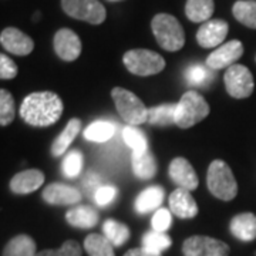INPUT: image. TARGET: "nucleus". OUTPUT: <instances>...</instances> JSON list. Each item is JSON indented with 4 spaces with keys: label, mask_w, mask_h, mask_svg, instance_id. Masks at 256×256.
<instances>
[{
    "label": "nucleus",
    "mask_w": 256,
    "mask_h": 256,
    "mask_svg": "<svg viewBox=\"0 0 256 256\" xmlns=\"http://www.w3.org/2000/svg\"><path fill=\"white\" fill-rule=\"evenodd\" d=\"M63 100L53 92L28 94L20 106V117L33 127H48L62 117Z\"/></svg>",
    "instance_id": "obj_1"
},
{
    "label": "nucleus",
    "mask_w": 256,
    "mask_h": 256,
    "mask_svg": "<svg viewBox=\"0 0 256 256\" xmlns=\"http://www.w3.org/2000/svg\"><path fill=\"white\" fill-rule=\"evenodd\" d=\"M208 190L222 201H232L238 194V184L229 165L222 160L212 161L206 174Z\"/></svg>",
    "instance_id": "obj_2"
},
{
    "label": "nucleus",
    "mask_w": 256,
    "mask_h": 256,
    "mask_svg": "<svg viewBox=\"0 0 256 256\" xmlns=\"http://www.w3.org/2000/svg\"><path fill=\"white\" fill-rule=\"evenodd\" d=\"M151 28L158 44L166 52H178L185 44V33L182 26L171 14H156L151 22Z\"/></svg>",
    "instance_id": "obj_3"
},
{
    "label": "nucleus",
    "mask_w": 256,
    "mask_h": 256,
    "mask_svg": "<svg viewBox=\"0 0 256 256\" xmlns=\"http://www.w3.org/2000/svg\"><path fill=\"white\" fill-rule=\"evenodd\" d=\"M210 114V106L200 92L190 90L176 102L175 126L180 128H191L201 122Z\"/></svg>",
    "instance_id": "obj_4"
},
{
    "label": "nucleus",
    "mask_w": 256,
    "mask_h": 256,
    "mask_svg": "<svg viewBox=\"0 0 256 256\" xmlns=\"http://www.w3.org/2000/svg\"><path fill=\"white\" fill-rule=\"evenodd\" d=\"M116 108L120 112L121 118L130 126H140L148 120V108L146 104L138 98L134 92L126 90L122 87H116L111 92Z\"/></svg>",
    "instance_id": "obj_5"
},
{
    "label": "nucleus",
    "mask_w": 256,
    "mask_h": 256,
    "mask_svg": "<svg viewBox=\"0 0 256 256\" xmlns=\"http://www.w3.org/2000/svg\"><path fill=\"white\" fill-rule=\"evenodd\" d=\"M122 63L130 73L148 77L161 73L165 68V60L161 54L146 48L130 50L122 57Z\"/></svg>",
    "instance_id": "obj_6"
},
{
    "label": "nucleus",
    "mask_w": 256,
    "mask_h": 256,
    "mask_svg": "<svg viewBox=\"0 0 256 256\" xmlns=\"http://www.w3.org/2000/svg\"><path fill=\"white\" fill-rule=\"evenodd\" d=\"M62 8L70 18L90 24H101L107 16L106 8L98 0H62Z\"/></svg>",
    "instance_id": "obj_7"
},
{
    "label": "nucleus",
    "mask_w": 256,
    "mask_h": 256,
    "mask_svg": "<svg viewBox=\"0 0 256 256\" xmlns=\"http://www.w3.org/2000/svg\"><path fill=\"white\" fill-rule=\"evenodd\" d=\"M224 82L226 92L234 98H246L254 92V76L250 70L242 64H234L228 67L226 73L224 76Z\"/></svg>",
    "instance_id": "obj_8"
},
{
    "label": "nucleus",
    "mask_w": 256,
    "mask_h": 256,
    "mask_svg": "<svg viewBox=\"0 0 256 256\" xmlns=\"http://www.w3.org/2000/svg\"><path fill=\"white\" fill-rule=\"evenodd\" d=\"M229 246L220 239L195 235L182 245L184 256H228Z\"/></svg>",
    "instance_id": "obj_9"
},
{
    "label": "nucleus",
    "mask_w": 256,
    "mask_h": 256,
    "mask_svg": "<svg viewBox=\"0 0 256 256\" xmlns=\"http://www.w3.org/2000/svg\"><path fill=\"white\" fill-rule=\"evenodd\" d=\"M229 24L220 18H210L202 23L196 32V42L204 48H214L220 46L228 36Z\"/></svg>",
    "instance_id": "obj_10"
},
{
    "label": "nucleus",
    "mask_w": 256,
    "mask_h": 256,
    "mask_svg": "<svg viewBox=\"0 0 256 256\" xmlns=\"http://www.w3.org/2000/svg\"><path fill=\"white\" fill-rule=\"evenodd\" d=\"M244 54V44L239 40H230L220 44L215 52H212L206 58V66L212 70H220L230 67L238 62Z\"/></svg>",
    "instance_id": "obj_11"
},
{
    "label": "nucleus",
    "mask_w": 256,
    "mask_h": 256,
    "mask_svg": "<svg viewBox=\"0 0 256 256\" xmlns=\"http://www.w3.org/2000/svg\"><path fill=\"white\" fill-rule=\"evenodd\" d=\"M56 54L64 62H74L82 54V40L70 28H60L54 34Z\"/></svg>",
    "instance_id": "obj_12"
},
{
    "label": "nucleus",
    "mask_w": 256,
    "mask_h": 256,
    "mask_svg": "<svg viewBox=\"0 0 256 256\" xmlns=\"http://www.w3.org/2000/svg\"><path fill=\"white\" fill-rule=\"evenodd\" d=\"M168 174H170L171 181L178 185V188H184L188 191L196 190L198 182H200L198 175L195 172L191 162L182 156H176L171 161L170 168H168Z\"/></svg>",
    "instance_id": "obj_13"
},
{
    "label": "nucleus",
    "mask_w": 256,
    "mask_h": 256,
    "mask_svg": "<svg viewBox=\"0 0 256 256\" xmlns=\"http://www.w3.org/2000/svg\"><path fill=\"white\" fill-rule=\"evenodd\" d=\"M0 43L6 52L16 56H28L34 48V42L16 28H4L0 34Z\"/></svg>",
    "instance_id": "obj_14"
},
{
    "label": "nucleus",
    "mask_w": 256,
    "mask_h": 256,
    "mask_svg": "<svg viewBox=\"0 0 256 256\" xmlns=\"http://www.w3.org/2000/svg\"><path fill=\"white\" fill-rule=\"evenodd\" d=\"M48 205H74L82 201V192L66 184H50L42 194Z\"/></svg>",
    "instance_id": "obj_15"
},
{
    "label": "nucleus",
    "mask_w": 256,
    "mask_h": 256,
    "mask_svg": "<svg viewBox=\"0 0 256 256\" xmlns=\"http://www.w3.org/2000/svg\"><path fill=\"white\" fill-rule=\"evenodd\" d=\"M171 212L181 220H191L198 215V205L191 195V192L184 188H176L170 195Z\"/></svg>",
    "instance_id": "obj_16"
},
{
    "label": "nucleus",
    "mask_w": 256,
    "mask_h": 256,
    "mask_svg": "<svg viewBox=\"0 0 256 256\" xmlns=\"http://www.w3.org/2000/svg\"><path fill=\"white\" fill-rule=\"evenodd\" d=\"M43 182H44V174L40 170L32 168L14 175L10 181V190L13 194L26 195L37 191L43 185Z\"/></svg>",
    "instance_id": "obj_17"
},
{
    "label": "nucleus",
    "mask_w": 256,
    "mask_h": 256,
    "mask_svg": "<svg viewBox=\"0 0 256 256\" xmlns=\"http://www.w3.org/2000/svg\"><path fill=\"white\" fill-rule=\"evenodd\" d=\"M66 220L80 229H90L98 224V212L90 205H77L66 214Z\"/></svg>",
    "instance_id": "obj_18"
},
{
    "label": "nucleus",
    "mask_w": 256,
    "mask_h": 256,
    "mask_svg": "<svg viewBox=\"0 0 256 256\" xmlns=\"http://www.w3.org/2000/svg\"><path fill=\"white\" fill-rule=\"evenodd\" d=\"M230 232L235 238L244 242H250L256 239V215L250 212H244L234 216L230 220Z\"/></svg>",
    "instance_id": "obj_19"
},
{
    "label": "nucleus",
    "mask_w": 256,
    "mask_h": 256,
    "mask_svg": "<svg viewBox=\"0 0 256 256\" xmlns=\"http://www.w3.org/2000/svg\"><path fill=\"white\" fill-rule=\"evenodd\" d=\"M164 196L165 192L162 186H160V185L150 186L137 196L136 210L138 214H148V212L160 210V205L164 201Z\"/></svg>",
    "instance_id": "obj_20"
},
{
    "label": "nucleus",
    "mask_w": 256,
    "mask_h": 256,
    "mask_svg": "<svg viewBox=\"0 0 256 256\" xmlns=\"http://www.w3.org/2000/svg\"><path fill=\"white\" fill-rule=\"evenodd\" d=\"M82 131V121L78 118H72L67 126L62 131V134L56 138L53 146H52V154L56 158L62 156L68 150V146H72L76 137L78 136V132Z\"/></svg>",
    "instance_id": "obj_21"
},
{
    "label": "nucleus",
    "mask_w": 256,
    "mask_h": 256,
    "mask_svg": "<svg viewBox=\"0 0 256 256\" xmlns=\"http://www.w3.org/2000/svg\"><path fill=\"white\" fill-rule=\"evenodd\" d=\"M36 242L28 235H18L10 239L2 252V256H36Z\"/></svg>",
    "instance_id": "obj_22"
},
{
    "label": "nucleus",
    "mask_w": 256,
    "mask_h": 256,
    "mask_svg": "<svg viewBox=\"0 0 256 256\" xmlns=\"http://www.w3.org/2000/svg\"><path fill=\"white\" fill-rule=\"evenodd\" d=\"M214 0H186L185 14L194 23H205L214 14Z\"/></svg>",
    "instance_id": "obj_23"
},
{
    "label": "nucleus",
    "mask_w": 256,
    "mask_h": 256,
    "mask_svg": "<svg viewBox=\"0 0 256 256\" xmlns=\"http://www.w3.org/2000/svg\"><path fill=\"white\" fill-rule=\"evenodd\" d=\"M122 138H124V142L132 150V156H142L148 151L146 134L136 126H127L124 128L122 130Z\"/></svg>",
    "instance_id": "obj_24"
},
{
    "label": "nucleus",
    "mask_w": 256,
    "mask_h": 256,
    "mask_svg": "<svg viewBox=\"0 0 256 256\" xmlns=\"http://www.w3.org/2000/svg\"><path fill=\"white\" fill-rule=\"evenodd\" d=\"M84 249L88 256H116L112 244L98 234H90L84 239Z\"/></svg>",
    "instance_id": "obj_25"
},
{
    "label": "nucleus",
    "mask_w": 256,
    "mask_h": 256,
    "mask_svg": "<svg viewBox=\"0 0 256 256\" xmlns=\"http://www.w3.org/2000/svg\"><path fill=\"white\" fill-rule=\"evenodd\" d=\"M102 232L104 236L110 240L112 246H121L130 239V228L126 224L118 222L116 220H107L102 225Z\"/></svg>",
    "instance_id": "obj_26"
},
{
    "label": "nucleus",
    "mask_w": 256,
    "mask_h": 256,
    "mask_svg": "<svg viewBox=\"0 0 256 256\" xmlns=\"http://www.w3.org/2000/svg\"><path fill=\"white\" fill-rule=\"evenodd\" d=\"M142 248L156 255H162L165 249L172 245V239L166 235V232H158V230H150L141 239Z\"/></svg>",
    "instance_id": "obj_27"
},
{
    "label": "nucleus",
    "mask_w": 256,
    "mask_h": 256,
    "mask_svg": "<svg viewBox=\"0 0 256 256\" xmlns=\"http://www.w3.org/2000/svg\"><path fill=\"white\" fill-rule=\"evenodd\" d=\"M132 172L140 180H151L156 174V156L150 151L138 156H132Z\"/></svg>",
    "instance_id": "obj_28"
},
{
    "label": "nucleus",
    "mask_w": 256,
    "mask_h": 256,
    "mask_svg": "<svg viewBox=\"0 0 256 256\" xmlns=\"http://www.w3.org/2000/svg\"><path fill=\"white\" fill-rule=\"evenodd\" d=\"M114 132H116V127L112 122L98 120V121L92 122L84 130V137L92 142H106L114 136Z\"/></svg>",
    "instance_id": "obj_29"
},
{
    "label": "nucleus",
    "mask_w": 256,
    "mask_h": 256,
    "mask_svg": "<svg viewBox=\"0 0 256 256\" xmlns=\"http://www.w3.org/2000/svg\"><path fill=\"white\" fill-rule=\"evenodd\" d=\"M232 13L239 23L249 28H256V2L255 0H238Z\"/></svg>",
    "instance_id": "obj_30"
},
{
    "label": "nucleus",
    "mask_w": 256,
    "mask_h": 256,
    "mask_svg": "<svg viewBox=\"0 0 256 256\" xmlns=\"http://www.w3.org/2000/svg\"><path fill=\"white\" fill-rule=\"evenodd\" d=\"M175 112L176 104H161L152 108H148V120L146 122L152 126H171L175 124Z\"/></svg>",
    "instance_id": "obj_31"
},
{
    "label": "nucleus",
    "mask_w": 256,
    "mask_h": 256,
    "mask_svg": "<svg viewBox=\"0 0 256 256\" xmlns=\"http://www.w3.org/2000/svg\"><path fill=\"white\" fill-rule=\"evenodd\" d=\"M208 66H202V64H194L190 68H186L185 72V78L191 86L196 87H205L214 80V73L210 72Z\"/></svg>",
    "instance_id": "obj_32"
},
{
    "label": "nucleus",
    "mask_w": 256,
    "mask_h": 256,
    "mask_svg": "<svg viewBox=\"0 0 256 256\" xmlns=\"http://www.w3.org/2000/svg\"><path fill=\"white\" fill-rule=\"evenodd\" d=\"M16 117V104L14 98L8 90H0V124L3 127L13 122Z\"/></svg>",
    "instance_id": "obj_33"
},
{
    "label": "nucleus",
    "mask_w": 256,
    "mask_h": 256,
    "mask_svg": "<svg viewBox=\"0 0 256 256\" xmlns=\"http://www.w3.org/2000/svg\"><path fill=\"white\" fill-rule=\"evenodd\" d=\"M82 154L77 150L70 151L62 164V171L67 178H74L82 172Z\"/></svg>",
    "instance_id": "obj_34"
},
{
    "label": "nucleus",
    "mask_w": 256,
    "mask_h": 256,
    "mask_svg": "<svg viewBox=\"0 0 256 256\" xmlns=\"http://www.w3.org/2000/svg\"><path fill=\"white\" fill-rule=\"evenodd\" d=\"M82 249L76 240H66L58 249H44L37 252L36 256H82Z\"/></svg>",
    "instance_id": "obj_35"
},
{
    "label": "nucleus",
    "mask_w": 256,
    "mask_h": 256,
    "mask_svg": "<svg viewBox=\"0 0 256 256\" xmlns=\"http://www.w3.org/2000/svg\"><path fill=\"white\" fill-rule=\"evenodd\" d=\"M151 224H152V229L154 230H158V232H166L171 224H172V216H171V212L165 208H160L156 210V212L154 214L152 220H151Z\"/></svg>",
    "instance_id": "obj_36"
},
{
    "label": "nucleus",
    "mask_w": 256,
    "mask_h": 256,
    "mask_svg": "<svg viewBox=\"0 0 256 256\" xmlns=\"http://www.w3.org/2000/svg\"><path fill=\"white\" fill-rule=\"evenodd\" d=\"M94 192H96L94 194V201L97 202V205H100V206H106V205L111 204L112 200L116 198V195H117V190L112 185L98 186Z\"/></svg>",
    "instance_id": "obj_37"
},
{
    "label": "nucleus",
    "mask_w": 256,
    "mask_h": 256,
    "mask_svg": "<svg viewBox=\"0 0 256 256\" xmlns=\"http://www.w3.org/2000/svg\"><path fill=\"white\" fill-rule=\"evenodd\" d=\"M18 66L6 54H0V78L12 80L18 76Z\"/></svg>",
    "instance_id": "obj_38"
},
{
    "label": "nucleus",
    "mask_w": 256,
    "mask_h": 256,
    "mask_svg": "<svg viewBox=\"0 0 256 256\" xmlns=\"http://www.w3.org/2000/svg\"><path fill=\"white\" fill-rule=\"evenodd\" d=\"M124 256H162V255L151 254V252L146 250L144 248H134V249H130Z\"/></svg>",
    "instance_id": "obj_39"
},
{
    "label": "nucleus",
    "mask_w": 256,
    "mask_h": 256,
    "mask_svg": "<svg viewBox=\"0 0 256 256\" xmlns=\"http://www.w3.org/2000/svg\"><path fill=\"white\" fill-rule=\"evenodd\" d=\"M111 2H118V0H111Z\"/></svg>",
    "instance_id": "obj_40"
}]
</instances>
